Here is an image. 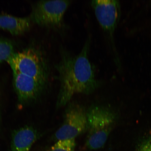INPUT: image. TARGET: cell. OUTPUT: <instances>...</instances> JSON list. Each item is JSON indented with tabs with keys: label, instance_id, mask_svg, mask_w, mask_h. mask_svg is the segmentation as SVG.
I'll list each match as a JSON object with an SVG mask.
<instances>
[{
	"label": "cell",
	"instance_id": "cell-1",
	"mask_svg": "<svg viewBox=\"0 0 151 151\" xmlns=\"http://www.w3.org/2000/svg\"><path fill=\"white\" fill-rule=\"evenodd\" d=\"M91 41L89 37L81 52L76 55L61 48L60 59L55 65L60 83L57 108L65 106L75 94L88 95L99 87L95 67L88 58Z\"/></svg>",
	"mask_w": 151,
	"mask_h": 151
},
{
	"label": "cell",
	"instance_id": "cell-2",
	"mask_svg": "<svg viewBox=\"0 0 151 151\" xmlns=\"http://www.w3.org/2000/svg\"><path fill=\"white\" fill-rule=\"evenodd\" d=\"M87 132L86 146L96 150L104 146L116 120V113L108 107L94 105L87 111Z\"/></svg>",
	"mask_w": 151,
	"mask_h": 151
},
{
	"label": "cell",
	"instance_id": "cell-3",
	"mask_svg": "<svg viewBox=\"0 0 151 151\" xmlns=\"http://www.w3.org/2000/svg\"><path fill=\"white\" fill-rule=\"evenodd\" d=\"M13 71L32 77L46 84L50 74L48 62L41 50L29 48L14 53L7 61Z\"/></svg>",
	"mask_w": 151,
	"mask_h": 151
},
{
	"label": "cell",
	"instance_id": "cell-4",
	"mask_svg": "<svg viewBox=\"0 0 151 151\" xmlns=\"http://www.w3.org/2000/svg\"><path fill=\"white\" fill-rule=\"evenodd\" d=\"M71 3L70 1H42L34 6L29 17L38 25L59 32L65 25L64 16Z\"/></svg>",
	"mask_w": 151,
	"mask_h": 151
},
{
	"label": "cell",
	"instance_id": "cell-5",
	"mask_svg": "<svg viewBox=\"0 0 151 151\" xmlns=\"http://www.w3.org/2000/svg\"><path fill=\"white\" fill-rule=\"evenodd\" d=\"M87 128V111L77 104L68 106L64 115L61 126L54 135L55 140L75 139V138L86 132Z\"/></svg>",
	"mask_w": 151,
	"mask_h": 151
},
{
	"label": "cell",
	"instance_id": "cell-6",
	"mask_svg": "<svg viewBox=\"0 0 151 151\" xmlns=\"http://www.w3.org/2000/svg\"><path fill=\"white\" fill-rule=\"evenodd\" d=\"M91 4L98 22L112 45L115 61L117 62L114 35L120 17L119 2L117 0H94Z\"/></svg>",
	"mask_w": 151,
	"mask_h": 151
},
{
	"label": "cell",
	"instance_id": "cell-7",
	"mask_svg": "<svg viewBox=\"0 0 151 151\" xmlns=\"http://www.w3.org/2000/svg\"><path fill=\"white\" fill-rule=\"evenodd\" d=\"M13 72V82L20 102L27 103L40 95L46 84L17 71Z\"/></svg>",
	"mask_w": 151,
	"mask_h": 151
},
{
	"label": "cell",
	"instance_id": "cell-8",
	"mask_svg": "<svg viewBox=\"0 0 151 151\" xmlns=\"http://www.w3.org/2000/svg\"><path fill=\"white\" fill-rule=\"evenodd\" d=\"M38 137L36 130L31 126L19 128L12 134L11 151H30Z\"/></svg>",
	"mask_w": 151,
	"mask_h": 151
},
{
	"label": "cell",
	"instance_id": "cell-9",
	"mask_svg": "<svg viewBox=\"0 0 151 151\" xmlns=\"http://www.w3.org/2000/svg\"><path fill=\"white\" fill-rule=\"evenodd\" d=\"M31 22L29 17L20 18L6 14H0V28L13 35H20L27 31Z\"/></svg>",
	"mask_w": 151,
	"mask_h": 151
},
{
	"label": "cell",
	"instance_id": "cell-10",
	"mask_svg": "<svg viewBox=\"0 0 151 151\" xmlns=\"http://www.w3.org/2000/svg\"><path fill=\"white\" fill-rule=\"evenodd\" d=\"M14 47L8 40H0V64L8 60L14 53Z\"/></svg>",
	"mask_w": 151,
	"mask_h": 151
},
{
	"label": "cell",
	"instance_id": "cell-11",
	"mask_svg": "<svg viewBox=\"0 0 151 151\" xmlns=\"http://www.w3.org/2000/svg\"><path fill=\"white\" fill-rule=\"evenodd\" d=\"M76 146L75 139L59 140L47 151H74Z\"/></svg>",
	"mask_w": 151,
	"mask_h": 151
},
{
	"label": "cell",
	"instance_id": "cell-12",
	"mask_svg": "<svg viewBox=\"0 0 151 151\" xmlns=\"http://www.w3.org/2000/svg\"><path fill=\"white\" fill-rule=\"evenodd\" d=\"M137 151H151V135L141 142Z\"/></svg>",
	"mask_w": 151,
	"mask_h": 151
}]
</instances>
